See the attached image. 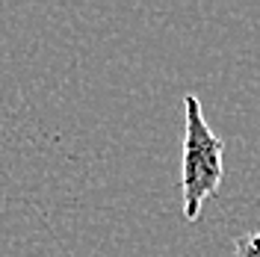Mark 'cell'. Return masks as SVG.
<instances>
[{
  "label": "cell",
  "instance_id": "obj_1",
  "mask_svg": "<svg viewBox=\"0 0 260 257\" xmlns=\"http://www.w3.org/2000/svg\"><path fill=\"white\" fill-rule=\"evenodd\" d=\"M225 142L213 133L204 118L201 101L183 95V157H180V192H183V219L195 222L210 195L219 192L225 177Z\"/></svg>",
  "mask_w": 260,
  "mask_h": 257
},
{
  "label": "cell",
  "instance_id": "obj_2",
  "mask_svg": "<svg viewBox=\"0 0 260 257\" xmlns=\"http://www.w3.org/2000/svg\"><path fill=\"white\" fill-rule=\"evenodd\" d=\"M234 254L237 257H260V231L245 234L234 242Z\"/></svg>",
  "mask_w": 260,
  "mask_h": 257
}]
</instances>
